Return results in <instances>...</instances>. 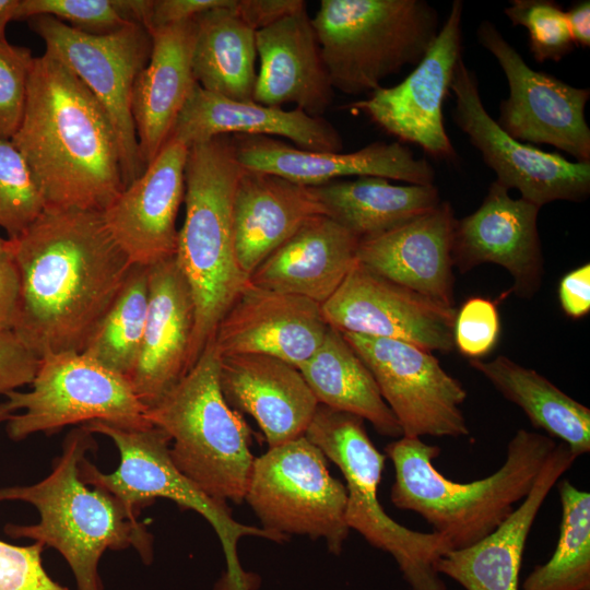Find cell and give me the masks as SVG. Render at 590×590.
<instances>
[{
    "mask_svg": "<svg viewBox=\"0 0 590 590\" xmlns=\"http://www.w3.org/2000/svg\"><path fill=\"white\" fill-rule=\"evenodd\" d=\"M239 165L246 169L281 176L291 181L318 186L351 176H375L410 185H434L435 168L417 158L399 141L373 142L351 153L315 152L272 137L232 135Z\"/></svg>",
    "mask_w": 590,
    "mask_h": 590,
    "instance_id": "cell-21",
    "label": "cell"
},
{
    "mask_svg": "<svg viewBox=\"0 0 590 590\" xmlns=\"http://www.w3.org/2000/svg\"><path fill=\"white\" fill-rule=\"evenodd\" d=\"M326 215L357 236L392 229L440 203L435 185H392L388 179L359 176L309 186Z\"/></svg>",
    "mask_w": 590,
    "mask_h": 590,
    "instance_id": "cell-31",
    "label": "cell"
},
{
    "mask_svg": "<svg viewBox=\"0 0 590 590\" xmlns=\"http://www.w3.org/2000/svg\"><path fill=\"white\" fill-rule=\"evenodd\" d=\"M500 334L497 304L485 297L468 298L456 312L453 344L470 359H481L496 346Z\"/></svg>",
    "mask_w": 590,
    "mask_h": 590,
    "instance_id": "cell-41",
    "label": "cell"
},
{
    "mask_svg": "<svg viewBox=\"0 0 590 590\" xmlns=\"http://www.w3.org/2000/svg\"><path fill=\"white\" fill-rule=\"evenodd\" d=\"M327 324L340 332L387 338L429 352H451L457 309L392 282L361 264L321 305Z\"/></svg>",
    "mask_w": 590,
    "mask_h": 590,
    "instance_id": "cell-17",
    "label": "cell"
},
{
    "mask_svg": "<svg viewBox=\"0 0 590 590\" xmlns=\"http://www.w3.org/2000/svg\"><path fill=\"white\" fill-rule=\"evenodd\" d=\"M11 141L25 158L45 208L103 212L125 188L107 114L47 51L34 58L23 117Z\"/></svg>",
    "mask_w": 590,
    "mask_h": 590,
    "instance_id": "cell-2",
    "label": "cell"
},
{
    "mask_svg": "<svg viewBox=\"0 0 590 590\" xmlns=\"http://www.w3.org/2000/svg\"><path fill=\"white\" fill-rule=\"evenodd\" d=\"M96 446L93 434L76 426L47 477L28 486L0 488V502H26L39 512L36 524L9 523L5 533L57 550L69 564L78 590H103L98 563L107 550L132 546L143 563L153 560V536L139 515L106 489L84 483L79 474L80 461Z\"/></svg>",
    "mask_w": 590,
    "mask_h": 590,
    "instance_id": "cell-3",
    "label": "cell"
},
{
    "mask_svg": "<svg viewBox=\"0 0 590 590\" xmlns=\"http://www.w3.org/2000/svg\"><path fill=\"white\" fill-rule=\"evenodd\" d=\"M194 304L176 257L149 267V304L135 368L129 379L140 402L154 406L187 374Z\"/></svg>",
    "mask_w": 590,
    "mask_h": 590,
    "instance_id": "cell-23",
    "label": "cell"
},
{
    "mask_svg": "<svg viewBox=\"0 0 590 590\" xmlns=\"http://www.w3.org/2000/svg\"><path fill=\"white\" fill-rule=\"evenodd\" d=\"M39 363L13 331L0 330V394L32 384Z\"/></svg>",
    "mask_w": 590,
    "mask_h": 590,
    "instance_id": "cell-43",
    "label": "cell"
},
{
    "mask_svg": "<svg viewBox=\"0 0 590 590\" xmlns=\"http://www.w3.org/2000/svg\"><path fill=\"white\" fill-rule=\"evenodd\" d=\"M311 23L332 86L347 95L416 66L441 27L424 0H322Z\"/></svg>",
    "mask_w": 590,
    "mask_h": 590,
    "instance_id": "cell-7",
    "label": "cell"
},
{
    "mask_svg": "<svg viewBox=\"0 0 590 590\" xmlns=\"http://www.w3.org/2000/svg\"><path fill=\"white\" fill-rule=\"evenodd\" d=\"M44 209L43 196L25 158L11 139L0 137V227L8 239L21 235Z\"/></svg>",
    "mask_w": 590,
    "mask_h": 590,
    "instance_id": "cell-37",
    "label": "cell"
},
{
    "mask_svg": "<svg viewBox=\"0 0 590 590\" xmlns=\"http://www.w3.org/2000/svg\"><path fill=\"white\" fill-rule=\"evenodd\" d=\"M50 15L91 35H106L132 24L120 10L119 0H20L15 20Z\"/></svg>",
    "mask_w": 590,
    "mask_h": 590,
    "instance_id": "cell-39",
    "label": "cell"
},
{
    "mask_svg": "<svg viewBox=\"0 0 590 590\" xmlns=\"http://www.w3.org/2000/svg\"><path fill=\"white\" fill-rule=\"evenodd\" d=\"M359 238L327 215L308 220L248 276L253 285L322 305L357 262Z\"/></svg>",
    "mask_w": 590,
    "mask_h": 590,
    "instance_id": "cell-30",
    "label": "cell"
},
{
    "mask_svg": "<svg viewBox=\"0 0 590 590\" xmlns=\"http://www.w3.org/2000/svg\"><path fill=\"white\" fill-rule=\"evenodd\" d=\"M13 414L14 410L8 401L0 403V423L8 422Z\"/></svg>",
    "mask_w": 590,
    "mask_h": 590,
    "instance_id": "cell-50",
    "label": "cell"
},
{
    "mask_svg": "<svg viewBox=\"0 0 590 590\" xmlns=\"http://www.w3.org/2000/svg\"><path fill=\"white\" fill-rule=\"evenodd\" d=\"M145 415L167 434L174 465L198 488L220 502L245 499L255 460L250 429L222 393L220 355L212 341Z\"/></svg>",
    "mask_w": 590,
    "mask_h": 590,
    "instance_id": "cell-6",
    "label": "cell"
},
{
    "mask_svg": "<svg viewBox=\"0 0 590 590\" xmlns=\"http://www.w3.org/2000/svg\"><path fill=\"white\" fill-rule=\"evenodd\" d=\"M31 385L27 392L13 390L4 394L14 412L23 411L8 421L7 432L13 440L92 421L131 428L152 425L130 381L83 353L40 358Z\"/></svg>",
    "mask_w": 590,
    "mask_h": 590,
    "instance_id": "cell-11",
    "label": "cell"
},
{
    "mask_svg": "<svg viewBox=\"0 0 590 590\" xmlns=\"http://www.w3.org/2000/svg\"><path fill=\"white\" fill-rule=\"evenodd\" d=\"M540 209L522 198H511L509 190L494 180L481 205L456 221L453 267L465 273L483 263L498 264L511 275L516 296H534L544 274Z\"/></svg>",
    "mask_w": 590,
    "mask_h": 590,
    "instance_id": "cell-18",
    "label": "cell"
},
{
    "mask_svg": "<svg viewBox=\"0 0 590 590\" xmlns=\"http://www.w3.org/2000/svg\"><path fill=\"white\" fill-rule=\"evenodd\" d=\"M363 359L402 436L467 437V390L433 352L399 340L341 332Z\"/></svg>",
    "mask_w": 590,
    "mask_h": 590,
    "instance_id": "cell-13",
    "label": "cell"
},
{
    "mask_svg": "<svg viewBox=\"0 0 590 590\" xmlns=\"http://www.w3.org/2000/svg\"><path fill=\"white\" fill-rule=\"evenodd\" d=\"M240 170L232 135L188 149L186 213L175 255L194 304L187 371L248 280L237 260L233 228V197Z\"/></svg>",
    "mask_w": 590,
    "mask_h": 590,
    "instance_id": "cell-5",
    "label": "cell"
},
{
    "mask_svg": "<svg viewBox=\"0 0 590 590\" xmlns=\"http://www.w3.org/2000/svg\"><path fill=\"white\" fill-rule=\"evenodd\" d=\"M577 458L565 444H557L510 516L479 542L444 554L436 563L437 573L465 590H520V569L533 522L548 493Z\"/></svg>",
    "mask_w": 590,
    "mask_h": 590,
    "instance_id": "cell-26",
    "label": "cell"
},
{
    "mask_svg": "<svg viewBox=\"0 0 590 590\" xmlns=\"http://www.w3.org/2000/svg\"><path fill=\"white\" fill-rule=\"evenodd\" d=\"M505 15L514 26L528 30L529 47L538 62L559 61L575 44L563 8L553 0H511Z\"/></svg>",
    "mask_w": 590,
    "mask_h": 590,
    "instance_id": "cell-38",
    "label": "cell"
},
{
    "mask_svg": "<svg viewBox=\"0 0 590 590\" xmlns=\"http://www.w3.org/2000/svg\"><path fill=\"white\" fill-rule=\"evenodd\" d=\"M557 483L562 518L555 551L521 590H590V494L567 480Z\"/></svg>",
    "mask_w": 590,
    "mask_h": 590,
    "instance_id": "cell-35",
    "label": "cell"
},
{
    "mask_svg": "<svg viewBox=\"0 0 590 590\" xmlns=\"http://www.w3.org/2000/svg\"><path fill=\"white\" fill-rule=\"evenodd\" d=\"M20 0H0V42H7L5 30L8 24L15 20Z\"/></svg>",
    "mask_w": 590,
    "mask_h": 590,
    "instance_id": "cell-49",
    "label": "cell"
},
{
    "mask_svg": "<svg viewBox=\"0 0 590 590\" xmlns=\"http://www.w3.org/2000/svg\"><path fill=\"white\" fill-rule=\"evenodd\" d=\"M280 135L302 150L341 152L339 131L326 119L299 109L240 102L211 93L198 83L190 92L169 139L188 149L219 135Z\"/></svg>",
    "mask_w": 590,
    "mask_h": 590,
    "instance_id": "cell-27",
    "label": "cell"
},
{
    "mask_svg": "<svg viewBox=\"0 0 590 590\" xmlns=\"http://www.w3.org/2000/svg\"><path fill=\"white\" fill-rule=\"evenodd\" d=\"M328 328L320 304L247 280L211 341L221 357L263 354L298 368L320 346Z\"/></svg>",
    "mask_w": 590,
    "mask_h": 590,
    "instance_id": "cell-20",
    "label": "cell"
},
{
    "mask_svg": "<svg viewBox=\"0 0 590 590\" xmlns=\"http://www.w3.org/2000/svg\"><path fill=\"white\" fill-rule=\"evenodd\" d=\"M508 401L519 406L533 427L558 438L577 457L590 451V409L544 376L499 355L491 361L470 359Z\"/></svg>",
    "mask_w": 590,
    "mask_h": 590,
    "instance_id": "cell-34",
    "label": "cell"
},
{
    "mask_svg": "<svg viewBox=\"0 0 590 590\" xmlns=\"http://www.w3.org/2000/svg\"><path fill=\"white\" fill-rule=\"evenodd\" d=\"M229 0H153L145 28L148 31L194 19L228 3Z\"/></svg>",
    "mask_w": 590,
    "mask_h": 590,
    "instance_id": "cell-44",
    "label": "cell"
},
{
    "mask_svg": "<svg viewBox=\"0 0 590 590\" xmlns=\"http://www.w3.org/2000/svg\"><path fill=\"white\" fill-rule=\"evenodd\" d=\"M304 7L303 0H236L234 8L248 25L259 31Z\"/></svg>",
    "mask_w": 590,
    "mask_h": 590,
    "instance_id": "cell-47",
    "label": "cell"
},
{
    "mask_svg": "<svg viewBox=\"0 0 590 590\" xmlns=\"http://www.w3.org/2000/svg\"><path fill=\"white\" fill-rule=\"evenodd\" d=\"M82 426L92 434L109 437L120 456L118 469L109 474L102 473L84 457L79 464L84 483L111 493L137 515L157 497L197 511L216 532L225 555V571L214 590H257L260 587L259 576L244 570L240 565L237 544L245 536L282 541L262 528L236 521L225 502L211 498L181 474L170 459V440L164 430L154 425L131 428L105 421H92Z\"/></svg>",
    "mask_w": 590,
    "mask_h": 590,
    "instance_id": "cell-8",
    "label": "cell"
},
{
    "mask_svg": "<svg viewBox=\"0 0 590 590\" xmlns=\"http://www.w3.org/2000/svg\"><path fill=\"white\" fill-rule=\"evenodd\" d=\"M451 204L434 209L376 236L359 239L357 261L370 271L455 307Z\"/></svg>",
    "mask_w": 590,
    "mask_h": 590,
    "instance_id": "cell-22",
    "label": "cell"
},
{
    "mask_svg": "<svg viewBox=\"0 0 590 590\" xmlns=\"http://www.w3.org/2000/svg\"><path fill=\"white\" fill-rule=\"evenodd\" d=\"M34 58L27 47L0 42L1 138L11 139L21 123Z\"/></svg>",
    "mask_w": 590,
    "mask_h": 590,
    "instance_id": "cell-40",
    "label": "cell"
},
{
    "mask_svg": "<svg viewBox=\"0 0 590 590\" xmlns=\"http://www.w3.org/2000/svg\"><path fill=\"white\" fill-rule=\"evenodd\" d=\"M10 248V240L0 236V251L8 250Z\"/></svg>",
    "mask_w": 590,
    "mask_h": 590,
    "instance_id": "cell-51",
    "label": "cell"
},
{
    "mask_svg": "<svg viewBox=\"0 0 590 590\" xmlns=\"http://www.w3.org/2000/svg\"><path fill=\"white\" fill-rule=\"evenodd\" d=\"M187 156V146L168 139L141 176L103 211L111 236L132 264L149 268L176 255Z\"/></svg>",
    "mask_w": 590,
    "mask_h": 590,
    "instance_id": "cell-19",
    "label": "cell"
},
{
    "mask_svg": "<svg viewBox=\"0 0 590 590\" xmlns=\"http://www.w3.org/2000/svg\"><path fill=\"white\" fill-rule=\"evenodd\" d=\"M21 280L10 248L0 251V330L13 331L20 309Z\"/></svg>",
    "mask_w": 590,
    "mask_h": 590,
    "instance_id": "cell-45",
    "label": "cell"
},
{
    "mask_svg": "<svg viewBox=\"0 0 590 590\" xmlns=\"http://www.w3.org/2000/svg\"><path fill=\"white\" fill-rule=\"evenodd\" d=\"M235 2L194 17L192 72L196 82L211 93L253 102L257 31L237 14Z\"/></svg>",
    "mask_w": 590,
    "mask_h": 590,
    "instance_id": "cell-33",
    "label": "cell"
},
{
    "mask_svg": "<svg viewBox=\"0 0 590 590\" xmlns=\"http://www.w3.org/2000/svg\"><path fill=\"white\" fill-rule=\"evenodd\" d=\"M463 2L455 0L433 45L414 70L392 87H379L367 99L350 105L366 114L400 141L421 146L448 162L457 152L442 121V103L450 92L455 68L462 57Z\"/></svg>",
    "mask_w": 590,
    "mask_h": 590,
    "instance_id": "cell-16",
    "label": "cell"
},
{
    "mask_svg": "<svg viewBox=\"0 0 590 590\" xmlns=\"http://www.w3.org/2000/svg\"><path fill=\"white\" fill-rule=\"evenodd\" d=\"M305 436L346 481L349 529L389 553L411 590H447L435 566L451 546L438 533L410 530L387 515L377 495L386 455L370 440L364 420L318 404Z\"/></svg>",
    "mask_w": 590,
    "mask_h": 590,
    "instance_id": "cell-9",
    "label": "cell"
},
{
    "mask_svg": "<svg viewBox=\"0 0 590 590\" xmlns=\"http://www.w3.org/2000/svg\"><path fill=\"white\" fill-rule=\"evenodd\" d=\"M298 369L319 404L368 421L382 436L402 437L370 370L340 331L329 327L320 346Z\"/></svg>",
    "mask_w": 590,
    "mask_h": 590,
    "instance_id": "cell-32",
    "label": "cell"
},
{
    "mask_svg": "<svg viewBox=\"0 0 590 590\" xmlns=\"http://www.w3.org/2000/svg\"><path fill=\"white\" fill-rule=\"evenodd\" d=\"M455 95L452 120L484 163L496 174V182L519 190L521 198L542 208L558 200L581 202L590 193V162H570L521 142L505 132L487 113L479 81L461 57L450 83Z\"/></svg>",
    "mask_w": 590,
    "mask_h": 590,
    "instance_id": "cell-14",
    "label": "cell"
},
{
    "mask_svg": "<svg viewBox=\"0 0 590 590\" xmlns=\"http://www.w3.org/2000/svg\"><path fill=\"white\" fill-rule=\"evenodd\" d=\"M476 37L495 57L508 82L509 96L500 102L496 120L500 128L518 141L550 144L576 162H590V129L585 116L590 90L531 69L491 21L479 24Z\"/></svg>",
    "mask_w": 590,
    "mask_h": 590,
    "instance_id": "cell-15",
    "label": "cell"
},
{
    "mask_svg": "<svg viewBox=\"0 0 590 590\" xmlns=\"http://www.w3.org/2000/svg\"><path fill=\"white\" fill-rule=\"evenodd\" d=\"M558 299L565 315L580 319L590 311V264L566 273L558 285Z\"/></svg>",
    "mask_w": 590,
    "mask_h": 590,
    "instance_id": "cell-46",
    "label": "cell"
},
{
    "mask_svg": "<svg viewBox=\"0 0 590 590\" xmlns=\"http://www.w3.org/2000/svg\"><path fill=\"white\" fill-rule=\"evenodd\" d=\"M261 528L281 541L288 535L323 539L339 555L349 536L347 491L334 479L322 451L305 435L255 458L245 495Z\"/></svg>",
    "mask_w": 590,
    "mask_h": 590,
    "instance_id": "cell-10",
    "label": "cell"
},
{
    "mask_svg": "<svg viewBox=\"0 0 590 590\" xmlns=\"http://www.w3.org/2000/svg\"><path fill=\"white\" fill-rule=\"evenodd\" d=\"M152 51L132 91L131 113L141 161L146 167L169 139L196 85L192 50L194 19L149 31Z\"/></svg>",
    "mask_w": 590,
    "mask_h": 590,
    "instance_id": "cell-28",
    "label": "cell"
},
{
    "mask_svg": "<svg viewBox=\"0 0 590 590\" xmlns=\"http://www.w3.org/2000/svg\"><path fill=\"white\" fill-rule=\"evenodd\" d=\"M220 386L231 408L253 417L269 448L305 435L319 404L297 367L263 354L220 356Z\"/></svg>",
    "mask_w": 590,
    "mask_h": 590,
    "instance_id": "cell-25",
    "label": "cell"
},
{
    "mask_svg": "<svg viewBox=\"0 0 590 590\" xmlns=\"http://www.w3.org/2000/svg\"><path fill=\"white\" fill-rule=\"evenodd\" d=\"M566 14L571 39L576 46L590 47V1L582 0L571 4Z\"/></svg>",
    "mask_w": 590,
    "mask_h": 590,
    "instance_id": "cell-48",
    "label": "cell"
},
{
    "mask_svg": "<svg viewBox=\"0 0 590 590\" xmlns=\"http://www.w3.org/2000/svg\"><path fill=\"white\" fill-rule=\"evenodd\" d=\"M556 445L547 435L518 429L498 470L484 479L460 483L435 468L438 446L402 436L385 449L394 468L391 503L422 516L451 550L470 546L510 516Z\"/></svg>",
    "mask_w": 590,
    "mask_h": 590,
    "instance_id": "cell-4",
    "label": "cell"
},
{
    "mask_svg": "<svg viewBox=\"0 0 590 590\" xmlns=\"http://www.w3.org/2000/svg\"><path fill=\"white\" fill-rule=\"evenodd\" d=\"M47 52L67 66L107 114L116 133L125 187L141 176V161L131 113L134 82L149 62L150 32L138 23L106 35L80 32L50 15L26 20Z\"/></svg>",
    "mask_w": 590,
    "mask_h": 590,
    "instance_id": "cell-12",
    "label": "cell"
},
{
    "mask_svg": "<svg viewBox=\"0 0 590 590\" xmlns=\"http://www.w3.org/2000/svg\"><path fill=\"white\" fill-rule=\"evenodd\" d=\"M148 304L149 268L133 264L82 353L129 380L141 351Z\"/></svg>",
    "mask_w": 590,
    "mask_h": 590,
    "instance_id": "cell-36",
    "label": "cell"
},
{
    "mask_svg": "<svg viewBox=\"0 0 590 590\" xmlns=\"http://www.w3.org/2000/svg\"><path fill=\"white\" fill-rule=\"evenodd\" d=\"M260 71L255 103L282 107L294 104L312 117H321L334 98L316 31L306 7L257 31Z\"/></svg>",
    "mask_w": 590,
    "mask_h": 590,
    "instance_id": "cell-24",
    "label": "cell"
},
{
    "mask_svg": "<svg viewBox=\"0 0 590 590\" xmlns=\"http://www.w3.org/2000/svg\"><path fill=\"white\" fill-rule=\"evenodd\" d=\"M44 547L39 542L19 546L0 540V590H70L46 573Z\"/></svg>",
    "mask_w": 590,
    "mask_h": 590,
    "instance_id": "cell-42",
    "label": "cell"
},
{
    "mask_svg": "<svg viewBox=\"0 0 590 590\" xmlns=\"http://www.w3.org/2000/svg\"><path fill=\"white\" fill-rule=\"evenodd\" d=\"M9 240L21 280L13 332L39 359L82 353L133 266L103 212L47 206Z\"/></svg>",
    "mask_w": 590,
    "mask_h": 590,
    "instance_id": "cell-1",
    "label": "cell"
},
{
    "mask_svg": "<svg viewBox=\"0 0 590 590\" xmlns=\"http://www.w3.org/2000/svg\"><path fill=\"white\" fill-rule=\"evenodd\" d=\"M326 215L311 187L241 167L233 197L236 256L249 274L308 220Z\"/></svg>",
    "mask_w": 590,
    "mask_h": 590,
    "instance_id": "cell-29",
    "label": "cell"
}]
</instances>
